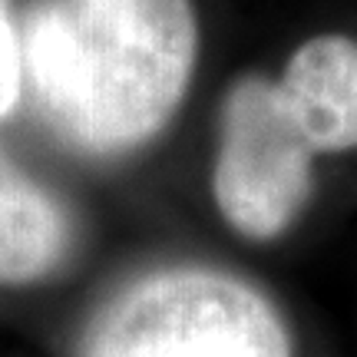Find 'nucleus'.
I'll return each instance as SVG.
<instances>
[{
    "label": "nucleus",
    "instance_id": "nucleus-5",
    "mask_svg": "<svg viewBox=\"0 0 357 357\" xmlns=\"http://www.w3.org/2000/svg\"><path fill=\"white\" fill-rule=\"evenodd\" d=\"M63 215L43 189L0 153V281H30L56 265Z\"/></svg>",
    "mask_w": 357,
    "mask_h": 357
},
{
    "label": "nucleus",
    "instance_id": "nucleus-3",
    "mask_svg": "<svg viewBox=\"0 0 357 357\" xmlns=\"http://www.w3.org/2000/svg\"><path fill=\"white\" fill-rule=\"evenodd\" d=\"M314 155L278 83L245 77L225 100L215 202L231 229L248 238H275L305 208Z\"/></svg>",
    "mask_w": 357,
    "mask_h": 357
},
{
    "label": "nucleus",
    "instance_id": "nucleus-2",
    "mask_svg": "<svg viewBox=\"0 0 357 357\" xmlns=\"http://www.w3.org/2000/svg\"><path fill=\"white\" fill-rule=\"evenodd\" d=\"M83 357H291V341L245 281L176 268L116 294L86 331Z\"/></svg>",
    "mask_w": 357,
    "mask_h": 357
},
{
    "label": "nucleus",
    "instance_id": "nucleus-6",
    "mask_svg": "<svg viewBox=\"0 0 357 357\" xmlns=\"http://www.w3.org/2000/svg\"><path fill=\"white\" fill-rule=\"evenodd\" d=\"M24 83V53H20V33L10 24L7 0H0V116L10 113L20 100Z\"/></svg>",
    "mask_w": 357,
    "mask_h": 357
},
{
    "label": "nucleus",
    "instance_id": "nucleus-4",
    "mask_svg": "<svg viewBox=\"0 0 357 357\" xmlns=\"http://www.w3.org/2000/svg\"><path fill=\"white\" fill-rule=\"evenodd\" d=\"M278 89L318 153L357 146V43L337 33L298 47Z\"/></svg>",
    "mask_w": 357,
    "mask_h": 357
},
{
    "label": "nucleus",
    "instance_id": "nucleus-1",
    "mask_svg": "<svg viewBox=\"0 0 357 357\" xmlns=\"http://www.w3.org/2000/svg\"><path fill=\"white\" fill-rule=\"evenodd\" d=\"M195 47L189 0H43L20 37L40 113L89 153L139 146L166 126Z\"/></svg>",
    "mask_w": 357,
    "mask_h": 357
}]
</instances>
